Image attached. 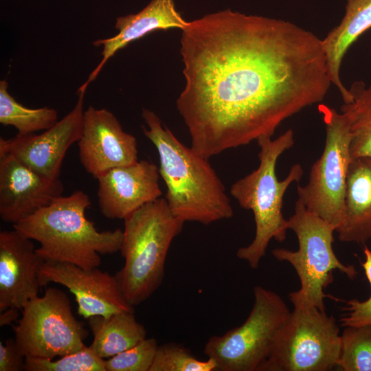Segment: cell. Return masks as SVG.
I'll return each mask as SVG.
<instances>
[{"mask_svg": "<svg viewBox=\"0 0 371 371\" xmlns=\"http://www.w3.org/2000/svg\"><path fill=\"white\" fill-rule=\"evenodd\" d=\"M177 108L206 159L272 137L333 85L322 39L289 21L226 9L190 21Z\"/></svg>", "mask_w": 371, "mask_h": 371, "instance_id": "cell-1", "label": "cell"}, {"mask_svg": "<svg viewBox=\"0 0 371 371\" xmlns=\"http://www.w3.org/2000/svg\"><path fill=\"white\" fill-rule=\"evenodd\" d=\"M142 115L147 126L144 133L159 155L172 213L184 223L203 225L232 218L230 199L208 159L182 144L153 111L144 109Z\"/></svg>", "mask_w": 371, "mask_h": 371, "instance_id": "cell-2", "label": "cell"}, {"mask_svg": "<svg viewBox=\"0 0 371 371\" xmlns=\"http://www.w3.org/2000/svg\"><path fill=\"white\" fill-rule=\"evenodd\" d=\"M82 190L60 196L13 228L38 242L36 252L45 261L75 265L89 269L98 267L100 254L120 251L123 230L98 231L86 217L91 205Z\"/></svg>", "mask_w": 371, "mask_h": 371, "instance_id": "cell-3", "label": "cell"}, {"mask_svg": "<svg viewBox=\"0 0 371 371\" xmlns=\"http://www.w3.org/2000/svg\"><path fill=\"white\" fill-rule=\"evenodd\" d=\"M260 146L258 167L249 175L234 183L230 194L239 205L251 210L256 225L252 242L240 247L237 257L247 262L254 269L258 268L272 239L282 243L286 238L288 220L282 214L283 198L288 188L298 182L304 174L300 164H294L282 181L278 180L276 170L280 156L294 144L291 129L273 139L263 137L257 140Z\"/></svg>", "mask_w": 371, "mask_h": 371, "instance_id": "cell-4", "label": "cell"}, {"mask_svg": "<svg viewBox=\"0 0 371 371\" xmlns=\"http://www.w3.org/2000/svg\"><path fill=\"white\" fill-rule=\"evenodd\" d=\"M183 223L161 197L124 219L120 251L124 264L115 276L131 306L146 301L162 283L168 250Z\"/></svg>", "mask_w": 371, "mask_h": 371, "instance_id": "cell-5", "label": "cell"}, {"mask_svg": "<svg viewBox=\"0 0 371 371\" xmlns=\"http://www.w3.org/2000/svg\"><path fill=\"white\" fill-rule=\"evenodd\" d=\"M288 227L297 236L298 249L276 248L271 254L278 260L289 263L299 278L300 289L289 293V298L295 308L315 307L326 311V299L339 300L324 293L333 282L334 271H339L351 280L358 273L353 265L344 264L335 255L333 243L336 229L308 211L299 199L293 214L288 219Z\"/></svg>", "mask_w": 371, "mask_h": 371, "instance_id": "cell-6", "label": "cell"}, {"mask_svg": "<svg viewBox=\"0 0 371 371\" xmlns=\"http://www.w3.org/2000/svg\"><path fill=\"white\" fill-rule=\"evenodd\" d=\"M253 307L243 324L212 336L203 352L218 371H260L291 311L278 293L261 286L254 288Z\"/></svg>", "mask_w": 371, "mask_h": 371, "instance_id": "cell-7", "label": "cell"}, {"mask_svg": "<svg viewBox=\"0 0 371 371\" xmlns=\"http://www.w3.org/2000/svg\"><path fill=\"white\" fill-rule=\"evenodd\" d=\"M336 319L315 307L293 308L260 371H328L337 367Z\"/></svg>", "mask_w": 371, "mask_h": 371, "instance_id": "cell-8", "label": "cell"}, {"mask_svg": "<svg viewBox=\"0 0 371 371\" xmlns=\"http://www.w3.org/2000/svg\"><path fill=\"white\" fill-rule=\"evenodd\" d=\"M319 111L326 127L324 151L312 166L308 183L297 186L298 199L310 212L336 231L344 218V199L350 155V123L347 115L327 105Z\"/></svg>", "mask_w": 371, "mask_h": 371, "instance_id": "cell-9", "label": "cell"}, {"mask_svg": "<svg viewBox=\"0 0 371 371\" xmlns=\"http://www.w3.org/2000/svg\"><path fill=\"white\" fill-rule=\"evenodd\" d=\"M13 331L25 357L49 359L80 350L88 335L83 324L74 315L67 294L54 287L25 304Z\"/></svg>", "mask_w": 371, "mask_h": 371, "instance_id": "cell-10", "label": "cell"}, {"mask_svg": "<svg viewBox=\"0 0 371 371\" xmlns=\"http://www.w3.org/2000/svg\"><path fill=\"white\" fill-rule=\"evenodd\" d=\"M86 90L78 89V100L74 108L52 127L41 134H16L0 138V155H9L49 179L59 178L65 154L80 138L84 116Z\"/></svg>", "mask_w": 371, "mask_h": 371, "instance_id": "cell-11", "label": "cell"}, {"mask_svg": "<svg viewBox=\"0 0 371 371\" xmlns=\"http://www.w3.org/2000/svg\"><path fill=\"white\" fill-rule=\"evenodd\" d=\"M40 277L43 286L54 282L67 287L75 296L78 314L85 319L134 311L124 297L116 276L98 267L86 269L70 263L47 260L41 266Z\"/></svg>", "mask_w": 371, "mask_h": 371, "instance_id": "cell-12", "label": "cell"}, {"mask_svg": "<svg viewBox=\"0 0 371 371\" xmlns=\"http://www.w3.org/2000/svg\"><path fill=\"white\" fill-rule=\"evenodd\" d=\"M78 143L79 160L95 179L137 159L136 138L124 131L115 115L106 109L89 106L84 111L83 126Z\"/></svg>", "mask_w": 371, "mask_h": 371, "instance_id": "cell-13", "label": "cell"}, {"mask_svg": "<svg viewBox=\"0 0 371 371\" xmlns=\"http://www.w3.org/2000/svg\"><path fill=\"white\" fill-rule=\"evenodd\" d=\"M159 168L148 161L114 168L98 176L97 192L102 214L124 219L146 203L161 197Z\"/></svg>", "mask_w": 371, "mask_h": 371, "instance_id": "cell-14", "label": "cell"}, {"mask_svg": "<svg viewBox=\"0 0 371 371\" xmlns=\"http://www.w3.org/2000/svg\"><path fill=\"white\" fill-rule=\"evenodd\" d=\"M33 241L14 228L0 232V311H22L43 287L40 273L45 260Z\"/></svg>", "mask_w": 371, "mask_h": 371, "instance_id": "cell-15", "label": "cell"}, {"mask_svg": "<svg viewBox=\"0 0 371 371\" xmlns=\"http://www.w3.org/2000/svg\"><path fill=\"white\" fill-rule=\"evenodd\" d=\"M64 186L32 170L13 156L0 155V217L13 225L62 196Z\"/></svg>", "mask_w": 371, "mask_h": 371, "instance_id": "cell-16", "label": "cell"}, {"mask_svg": "<svg viewBox=\"0 0 371 371\" xmlns=\"http://www.w3.org/2000/svg\"><path fill=\"white\" fill-rule=\"evenodd\" d=\"M189 22L177 11L174 0H150L139 12L117 18L115 27L117 33L93 42L95 47H102L101 60L80 87L87 89L106 62L129 43L157 30L173 28L183 30Z\"/></svg>", "mask_w": 371, "mask_h": 371, "instance_id": "cell-17", "label": "cell"}, {"mask_svg": "<svg viewBox=\"0 0 371 371\" xmlns=\"http://www.w3.org/2000/svg\"><path fill=\"white\" fill-rule=\"evenodd\" d=\"M341 242L363 244L371 238V158L352 159L348 170L344 218L336 231Z\"/></svg>", "mask_w": 371, "mask_h": 371, "instance_id": "cell-18", "label": "cell"}, {"mask_svg": "<svg viewBox=\"0 0 371 371\" xmlns=\"http://www.w3.org/2000/svg\"><path fill=\"white\" fill-rule=\"evenodd\" d=\"M370 28L371 0H346L341 21L322 39L330 80L339 91L344 103L350 102L352 95L340 76L343 58L351 45Z\"/></svg>", "mask_w": 371, "mask_h": 371, "instance_id": "cell-19", "label": "cell"}, {"mask_svg": "<svg viewBox=\"0 0 371 371\" xmlns=\"http://www.w3.org/2000/svg\"><path fill=\"white\" fill-rule=\"evenodd\" d=\"M134 311H122L109 317L93 316L88 319L93 339L89 346L101 358H111L146 338L144 326Z\"/></svg>", "mask_w": 371, "mask_h": 371, "instance_id": "cell-20", "label": "cell"}, {"mask_svg": "<svg viewBox=\"0 0 371 371\" xmlns=\"http://www.w3.org/2000/svg\"><path fill=\"white\" fill-rule=\"evenodd\" d=\"M352 100L344 103L341 111L346 113L350 123L351 158H371V85L355 82L349 89Z\"/></svg>", "mask_w": 371, "mask_h": 371, "instance_id": "cell-21", "label": "cell"}, {"mask_svg": "<svg viewBox=\"0 0 371 371\" xmlns=\"http://www.w3.org/2000/svg\"><path fill=\"white\" fill-rule=\"evenodd\" d=\"M58 112L50 107L31 109L18 102L8 91L5 80L0 81V123L14 126L19 135H27L52 127Z\"/></svg>", "mask_w": 371, "mask_h": 371, "instance_id": "cell-22", "label": "cell"}, {"mask_svg": "<svg viewBox=\"0 0 371 371\" xmlns=\"http://www.w3.org/2000/svg\"><path fill=\"white\" fill-rule=\"evenodd\" d=\"M337 368L342 371H371V325L345 327Z\"/></svg>", "mask_w": 371, "mask_h": 371, "instance_id": "cell-23", "label": "cell"}, {"mask_svg": "<svg viewBox=\"0 0 371 371\" xmlns=\"http://www.w3.org/2000/svg\"><path fill=\"white\" fill-rule=\"evenodd\" d=\"M25 371H106L105 360L90 346L58 357L57 360L25 357Z\"/></svg>", "mask_w": 371, "mask_h": 371, "instance_id": "cell-24", "label": "cell"}, {"mask_svg": "<svg viewBox=\"0 0 371 371\" xmlns=\"http://www.w3.org/2000/svg\"><path fill=\"white\" fill-rule=\"evenodd\" d=\"M214 359L201 361L179 344L167 343L158 346L150 371H216Z\"/></svg>", "mask_w": 371, "mask_h": 371, "instance_id": "cell-25", "label": "cell"}, {"mask_svg": "<svg viewBox=\"0 0 371 371\" xmlns=\"http://www.w3.org/2000/svg\"><path fill=\"white\" fill-rule=\"evenodd\" d=\"M158 344L154 338H145L132 348L105 361L106 371H150Z\"/></svg>", "mask_w": 371, "mask_h": 371, "instance_id": "cell-26", "label": "cell"}, {"mask_svg": "<svg viewBox=\"0 0 371 371\" xmlns=\"http://www.w3.org/2000/svg\"><path fill=\"white\" fill-rule=\"evenodd\" d=\"M363 254L365 260L361 266L371 287V250L366 247ZM339 322L344 327L371 325V295L363 301L357 299L346 301Z\"/></svg>", "mask_w": 371, "mask_h": 371, "instance_id": "cell-27", "label": "cell"}, {"mask_svg": "<svg viewBox=\"0 0 371 371\" xmlns=\"http://www.w3.org/2000/svg\"><path fill=\"white\" fill-rule=\"evenodd\" d=\"M25 357L19 349L14 339L0 342V371L24 370Z\"/></svg>", "mask_w": 371, "mask_h": 371, "instance_id": "cell-28", "label": "cell"}, {"mask_svg": "<svg viewBox=\"0 0 371 371\" xmlns=\"http://www.w3.org/2000/svg\"><path fill=\"white\" fill-rule=\"evenodd\" d=\"M19 308L15 307H9L2 311H0V326H8L18 319L19 316Z\"/></svg>", "mask_w": 371, "mask_h": 371, "instance_id": "cell-29", "label": "cell"}]
</instances>
